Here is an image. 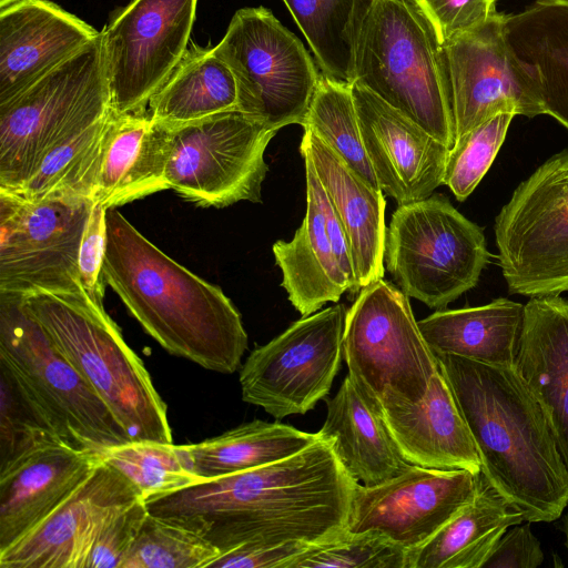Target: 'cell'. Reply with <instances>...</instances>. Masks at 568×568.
<instances>
[{
  "label": "cell",
  "instance_id": "cell-9",
  "mask_svg": "<svg viewBox=\"0 0 568 568\" xmlns=\"http://www.w3.org/2000/svg\"><path fill=\"white\" fill-rule=\"evenodd\" d=\"M343 357L376 404H418L438 368L408 296L383 278L364 286L346 311Z\"/></svg>",
  "mask_w": 568,
  "mask_h": 568
},
{
  "label": "cell",
  "instance_id": "cell-36",
  "mask_svg": "<svg viewBox=\"0 0 568 568\" xmlns=\"http://www.w3.org/2000/svg\"><path fill=\"white\" fill-rule=\"evenodd\" d=\"M98 455L126 477L144 500L202 480L193 471L184 445L130 440L104 448Z\"/></svg>",
  "mask_w": 568,
  "mask_h": 568
},
{
  "label": "cell",
  "instance_id": "cell-15",
  "mask_svg": "<svg viewBox=\"0 0 568 568\" xmlns=\"http://www.w3.org/2000/svg\"><path fill=\"white\" fill-rule=\"evenodd\" d=\"M197 0H132L101 31L111 109L145 110L187 50Z\"/></svg>",
  "mask_w": 568,
  "mask_h": 568
},
{
  "label": "cell",
  "instance_id": "cell-26",
  "mask_svg": "<svg viewBox=\"0 0 568 568\" xmlns=\"http://www.w3.org/2000/svg\"><path fill=\"white\" fill-rule=\"evenodd\" d=\"M504 38L544 114L568 130V0H537L505 16Z\"/></svg>",
  "mask_w": 568,
  "mask_h": 568
},
{
  "label": "cell",
  "instance_id": "cell-48",
  "mask_svg": "<svg viewBox=\"0 0 568 568\" xmlns=\"http://www.w3.org/2000/svg\"><path fill=\"white\" fill-rule=\"evenodd\" d=\"M566 547H567V550H568V519H567V523H566Z\"/></svg>",
  "mask_w": 568,
  "mask_h": 568
},
{
  "label": "cell",
  "instance_id": "cell-24",
  "mask_svg": "<svg viewBox=\"0 0 568 568\" xmlns=\"http://www.w3.org/2000/svg\"><path fill=\"white\" fill-rule=\"evenodd\" d=\"M404 457L436 469L481 471L469 429L439 366L418 404H377Z\"/></svg>",
  "mask_w": 568,
  "mask_h": 568
},
{
  "label": "cell",
  "instance_id": "cell-27",
  "mask_svg": "<svg viewBox=\"0 0 568 568\" xmlns=\"http://www.w3.org/2000/svg\"><path fill=\"white\" fill-rule=\"evenodd\" d=\"M325 403L327 415L318 433L332 439L337 458L353 479L374 486L412 465L390 435L377 404L348 374L336 395Z\"/></svg>",
  "mask_w": 568,
  "mask_h": 568
},
{
  "label": "cell",
  "instance_id": "cell-33",
  "mask_svg": "<svg viewBox=\"0 0 568 568\" xmlns=\"http://www.w3.org/2000/svg\"><path fill=\"white\" fill-rule=\"evenodd\" d=\"M305 36L322 73L352 84L355 51L375 0H283Z\"/></svg>",
  "mask_w": 568,
  "mask_h": 568
},
{
  "label": "cell",
  "instance_id": "cell-13",
  "mask_svg": "<svg viewBox=\"0 0 568 568\" xmlns=\"http://www.w3.org/2000/svg\"><path fill=\"white\" fill-rule=\"evenodd\" d=\"M93 201L0 190V294H84L78 256Z\"/></svg>",
  "mask_w": 568,
  "mask_h": 568
},
{
  "label": "cell",
  "instance_id": "cell-1",
  "mask_svg": "<svg viewBox=\"0 0 568 568\" xmlns=\"http://www.w3.org/2000/svg\"><path fill=\"white\" fill-rule=\"evenodd\" d=\"M357 483L332 439L321 436L284 459L202 479L145 504L149 513L201 532L220 554L246 544L320 545L347 534Z\"/></svg>",
  "mask_w": 568,
  "mask_h": 568
},
{
  "label": "cell",
  "instance_id": "cell-8",
  "mask_svg": "<svg viewBox=\"0 0 568 568\" xmlns=\"http://www.w3.org/2000/svg\"><path fill=\"white\" fill-rule=\"evenodd\" d=\"M489 257L483 230L442 194L398 205L386 231L387 271L430 308L475 287Z\"/></svg>",
  "mask_w": 568,
  "mask_h": 568
},
{
  "label": "cell",
  "instance_id": "cell-4",
  "mask_svg": "<svg viewBox=\"0 0 568 568\" xmlns=\"http://www.w3.org/2000/svg\"><path fill=\"white\" fill-rule=\"evenodd\" d=\"M22 300L132 440L172 443L166 404L103 305L84 294L39 293Z\"/></svg>",
  "mask_w": 568,
  "mask_h": 568
},
{
  "label": "cell",
  "instance_id": "cell-41",
  "mask_svg": "<svg viewBox=\"0 0 568 568\" xmlns=\"http://www.w3.org/2000/svg\"><path fill=\"white\" fill-rule=\"evenodd\" d=\"M148 513L141 498L112 515L91 548L87 568H122Z\"/></svg>",
  "mask_w": 568,
  "mask_h": 568
},
{
  "label": "cell",
  "instance_id": "cell-39",
  "mask_svg": "<svg viewBox=\"0 0 568 568\" xmlns=\"http://www.w3.org/2000/svg\"><path fill=\"white\" fill-rule=\"evenodd\" d=\"M515 114L504 112L456 139L449 149L443 184L465 201L493 164Z\"/></svg>",
  "mask_w": 568,
  "mask_h": 568
},
{
  "label": "cell",
  "instance_id": "cell-11",
  "mask_svg": "<svg viewBox=\"0 0 568 568\" xmlns=\"http://www.w3.org/2000/svg\"><path fill=\"white\" fill-rule=\"evenodd\" d=\"M168 126L170 190L203 207L262 201L264 153L277 131L240 110Z\"/></svg>",
  "mask_w": 568,
  "mask_h": 568
},
{
  "label": "cell",
  "instance_id": "cell-2",
  "mask_svg": "<svg viewBox=\"0 0 568 568\" xmlns=\"http://www.w3.org/2000/svg\"><path fill=\"white\" fill-rule=\"evenodd\" d=\"M484 477L525 516L549 523L568 505V467L547 417L514 367L435 354Z\"/></svg>",
  "mask_w": 568,
  "mask_h": 568
},
{
  "label": "cell",
  "instance_id": "cell-14",
  "mask_svg": "<svg viewBox=\"0 0 568 568\" xmlns=\"http://www.w3.org/2000/svg\"><path fill=\"white\" fill-rule=\"evenodd\" d=\"M345 316L342 304L302 316L251 352L240 371L242 399L275 419L313 409L339 369Z\"/></svg>",
  "mask_w": 568,
  "mask_h": 568
},
{
  "label": "cell",
  "instance_id": "cell-28",
  "mask_svg": "<svg viewBox=\"0 0 568 568\" xmlns=\"http://www.w3.org/2000/svg\"><path fill=\"white\" fill-rule=\"evenodd\" d=\"M306 213L294 237L273 244L276 265L283 274L282 286L302 316L311 315L328 302L336 303L352 284L342 271L328 240L318 199V178L306 154Z\"/></svg>",
  "mask_w": 568,
  "mask_h": 568
},
{
  "label": "cell",
  "instance_id": "cell-18",
  "mask_svg": "<svg viewBox=\"0 0 568 568\" xmlns=\"http://www.w3.org/2000/svg\"><path fill=\"white\" fill-rule=\"evenodd\" d=\"M141 498L126 477L100 459L57 508L0 550V568H87L105 521Z\"/></svg>",
  "mask_w": 568,
  "mask_h": 568
},
{
  "label": "cell",
  "instance_id": "cell-17",
  "mask_svg": "<svg viewBox=\"0 0 568 568\" xmlns=\"http://www.w3.org/2000/svg\"><path fill=\"white\" fill-rule=\"evenodd\" d=\"M504 17L498 13L443 44L455 141L499 113L544 114L506 45Z\"/></svg>",
  "mask_w": 568,
  "mask_h": 568
},
{
  "label": "cell",
  "instance_id": "cell-16",
  "mask_svg": "<svg viewBox=\"0 0 568 568\" xmlns=\"http://www.w3.org/2000/svg\"><path fill=\"white\" fill-rule=\"evenodd\" d=\"M480 480L481 471L412 464L382 484L357 483L346 531L379 534L409 554L473 501Z\"/></svg>",
  "mask_w": 568,
  "mask_h": 568
},
{
  "label": "cell",
  "instance_id": "cell-7",
  "mask_svg": "<svg viewBox=\"0 0 568 568\" xmlns=\"http://www.w3.org/2000/svg\"><path fill=\"white\" fill-rule=\"evenodd\" d=\"M0 363L30 393L67 444L99 454L132 440L20 296L0 294Z\"/></svg>",
  "mask_w": 568,
  "mask_h": 568
},
{
  "label": "cell",
  "instance_id": "cell-22",
  "mask_svg": "<svg viewBox=\"0 0 568 568\" xmlns=\"http://www.w3.org/2000/svg\"><path fill=\"white\" fill-rule=\"evenodd\" d=\"M300 152L310 158L345 229L359 292L384 276L387 229L383 191L359 176L307 128H304Z\"/></svg>",
  "mask_w": 568,
  "mask_h": 568
},
{
  "label": "cell",
  "instance_id": "cell-25",
  "mask_svg": "<svg viewBox=\"0 0 568 568\" xmlns=\"http://www.w3.org/2000/svg\"><path fill=\"white\" fill-rule=\"evenodd\" d=\"M169 151L170 128L153 120L148 108L122 114L112 110L92 201L118 207L169 190Z\"/></svg>",
  "mask_w": 568,
  "mask_h": 568
},
{
  "label": "cell",
  "instance_id": "cell-40",
  "mask_svg": "<svg viewBox=\"0 0 568 568\" xmlns=\"http://www.w3.org/2000/svg\"><path fill=\"white\" fill-rule=\"evenodd\" d=\"M408 552L376 532L346 534L312 545L290 568H407Z\"/></svg>",
  "mask_w": 568,
  "mask_h": 568
},
{
  "label": "cell",
  "instance_id": "cell-20",
  "mask_svg": "<svg viewBox=\"0 0 568 568\" xmlns=\"http://www.w3.org/2000/svg\"><path fill=\"white\" fill-rule=\"evenodd\" d=\"M100 34L47 0L0 12V105L6 104Z\"/></svg>",
  "mask_w": 568,
  "mask_h": 568
},
{
  "label": "cell",
  "instance_id": "cell-29",
  "mask_svg": "<svg viewBox=\"0 0 568 568\" xmlns=\"http://www.w3.org/2000/svg\"><path fill=\"white\" fill-rule=\"evenodd\" d=\"M525 305L508 298L458 310H438L418 322L434 354L514 367Z\"/></svg>",
  "mask_w": 568,
  "mask_h": 568
},
{
  "label": "cell",
  "instance_id": "cell-19",
  "mask_svg": "<svg viewBox=\"0 0 568 568\" xmlns=\"http://www.w3.org/2000/svg\"><path fill=\"white\" fill-rule=\"evenodd\" d=\"M352 94L363 144L381 190L398 205L433 195L443 184L449 149L356 81Z\"/></svg>",
  "mask_w": 568,
  "mask_h": 568
},
{
  "label": "cell",
  "instance_id": "cell-31",
  "mask_svg": "<svg viewBox=\"0 0 568 568\" xmlns=\"http://www.w3.org/2000/svg\"><path fill=\"white\" fill-rule=\"evenodd\" d=\"M237 85L227 64L213 48L192 44L151 98V118L179 125L220 112L237 110Z\"/></svg>",
  "mask_w": 568,
  "mask_h": 568
},
{
  "label": "cell",
  "instance_id": "cell-30",
  "mask_svg": "<svg viewBox=\"0 0 568 568\" xmlns=\"http://www.w3.org/2000/svg\"><path fill=\"white\" fill-rule=\"evenodd\" d=\"M524 521V513L481 474L473 501L408 554L407 568H483L501 536Z\"/></svg>",
  "mask_w": 568,
  "mask_h": 568
},
{
  "label": "cell",
  "instance_id": "cell-34",
  "mask_svg": "<svg viewBox=\"0 0 568 568\" xmlns=\"http://www.w3.org/2000/svg\"><path fill=\"white\" fill-rule=\"evenodd\" d=\"M112 111L58 143L19 193L28 199L71 196L92 201Z\"/></svg>",
  "mask_w": 568,
  "mask_h": 568
},
{
  "label": "cell",
  "instance_id": "cell-38",
  "mask_svg": "<svg viewBox=\"0 0 568 568\" xmlns=\"http://www.w3.org/2000/svg\"><path fill=\"white\" fill-rule=\"evenodd\" d=\"M0 394V470L39 445L64 442L40 405L2 363Z\"/></svg>",
  "mask_w": 568,
  "mask_h": 568
},
{
  "label": "cell",
  "instance_id": "cell-45",
  "mask_svg": "<svg viewBox=\"0 0 568 568\" xmlns=\"http://www.w3.org/2000/svg\"><path fill=\"white\" fill-rule=\"evenodd\" d=\"M540 541L531 523L510 527L498 540L483 568H537L544 562Z\"/></svg>",
  "mask_w": 568,
  "mask_h": 568
},
{
  "label": "cell",
  "instance_id": "cell-42",
  "mask_svg": "<svg viewBox=\"0 0 568 568\" xmlns=\"http://www.w3.org/2000/svg\"><path fill=\"white\" fill-rule=\"evenodd\" d=\"M442 44L471 31L496 14L498 0H414Z\"/></svg>",
  "mask_w": 568,
  "mask_h": 568
},
{
  "label": "cell",
  "instance_id": "cell-12",
  "mask_svg": "<svg viewBox=\"0 0 568 568\" xmlns=\"http://www.w3.org/2000/svg\"><path fill=\"white\" fill-rule=\"evenodd\" d=\"M495 240L509 294L568 291V150L515 189L496 216Z\"/></svg>",
  "mask_w": 568,
  "mask_h": 568
},
{
  "label": "cell",
  "instance_id": "cell-35",
  "mask_svg": "<svg viewBox=\"0 0 568 568\" xmlns=\"http://www.w3.org/2000/svg\"><path fill=\"white\" fill-rule=\"evenodd\" d=\"M302 126L313 131L372 186L381 189L363 144L352 84L321 73Z\"/></svg>",
  "mask_w": 568,
  "mask_h": 568
},
{
  "label": "cell",
  "instance_id": "cell-47",
  "mask_svg": "<svg viewBox=\"0 0 568 568\" xmlns=\"http://www.w3.org/2000/svg\"><path fill=\"white\" fill-rule=\"evenodd\" d=\"M27 0H0V12Z\"/></svg>",
  "mask_w": 568,
  "mask_h": 568
},
{
  "label": "cell",
  "instance_id": "cell-43",
  "mask_svg": "<svg viewBox=\"0 0 568 568\" xmlns=\"http://www.w3.org/2000/svg\"><path fill=\"white\" fill-rule=\"evenodd\" d=\"M105 211L92 203L79 247L78 266L84 293L97 304L103 305V258L106 240Z\"/></svg>",
  "mask_w": 568,
  "mask_h": 568
},
{
  "label": "cell",
  "instance_id": "cell-32",
  "mask_svg": "<svg viewBox=\"0 0 568 568\" xmlns=\"http://www.w3.org/2000/svg\"><path fill=\"white\" fill-rule=\"evenodd\" d=\"M278 422L255 419L219 436L184 445L201 479L223 477L290 457L320 438Z\"/></svg>",
  "mask_w": 568,
  "mask_h": 568
},
{
  "label": "cell",
  "instance_id": "cell-5",
  "mask_svg": "<svg viewBox=\"0 0 568 568\" xmlns=\"http://www.w3.org/2000/svg\"><path fill=\"white\" fill-rule=\"evenodd\" d=\"M355 81L452 149L455 124L444 48L414 0H375L355 51Z\"/></svg>",
  "mask_w": 568,
  "mask_h": 568
},
{
  "label": "cell",
  "instance_id": "cell-10",
  "mask_svg": "<svg viewBox=\"0 0 568 568\" xmlns=\"http://www.w3.org/2000/svg\"><path fill=\"white\" fill-rule=\"evenodd\" d=\"M213 50L234 74L237 110L275 131L304 123L321 73L271 11L237 10Z\"/></svg>",
  "mask_w": 568,
  "mask_h": 568
},
{
  "label": "cell",
  "instance_id": "cell-44",
  "mask_svg": "<svg viewBox=\"0 0 568 568\" xmlns=\"http://www.w3.org/2000/svg\"><path fill=\"white\" fill-rule=\"evenodd\" d=\"M311 546L302 542L246 544L221 552L207 567L290 568L294 559Z\"/></svg>",
  "mask_w": 568,
  "mask_h": 568
},
{
  "label": "cell",
  "instance_id": "cell-46",
  "mask_svg": "<svg viewBox=\"0 0 568 568\" xmlns=\"http://www.w3.org/2000/svg\"><path fill=\"white\" fill-rule=\"evenodd\" d=\"M318 178V176H317ZM320 180V179H318ZM317 193L324 214L325 230L331 242L337 262L352 284V293H358L356 287L355 272L345 229L334 210L321 181L317 185Z\"/></svg>",
  "mask_w": 568,
  "mask_h": 568
},
{
  "label": "cell",
  "instance_id": "cell-37",
  "mask_svg": "<svg viewBox=\"0 0 568 568\" xmlns=\"http://www.w3.org/2000/svg\"><path fill=\"white\" fill-rule=\"evenodd\" d=\"M219 555L197 530L148 513L122 568H207Z\"/></svg>",
  "mask_w": 568,
  "mask_h": 568
},
{
  "label": "cell",
  "instance_id": "cell-23",
  "mask_svg": "<svg viewBox=\"0 0 568 568\" xmlns=\"http://www.w3.org/2000/svg\"><path fill=\"white\" fill-rule=\"evenodd\" d=\"M514 368L541 406L568 467V300L532 296Z\"/></svg>",
  "mask_w": 568,
  "mask_h": 568
},
{
  "label": "cell",
  "instance_id": "cell-3",
  "mask_svg": "<svg viewBox=\"0 0 568 568\" xmlns=\"http://www.w3.org/2000/svg\"><path fill=\"white\" fill-rule=\"evenodd\" d=\"M105 225L104 282L143 329L174 356L236 372L248 339L224 292L156 247L116 207L106 209Z\"/></svg>",
  "mask_w": 568,
  "mask_h": 568
},
{
  "label": "cell",
  "instance_id": "cell-21",
  "mask_svg": "<svg viewBox=\"0 0 568 568\" xmlns=\"http://www.w3.org/2000/svg\"><path fill=\"white\" fill-rule=\"evenodd\" d=\"M99 462L94 452L54 440L34 447L0 470V550L57 508Z\"/></svg>",
  "mask_w": 568,
  "mask_h": 568
},
{
  "label": "cell",
  "instance_id": "cell-6",
  "mask_svg": "<svg viewBox=\"0 0 568 568\" xmlns=\"http://www.w3.org/2000/svg\"><path fill=\"white\" fill-rule=\"evenodd\" d=\"M102 33L0 105V190L18 192L47 154L111 113Z\"/></svg>",
  "mask_w": 568,
  "mask_h": 568
}]
</instances>
